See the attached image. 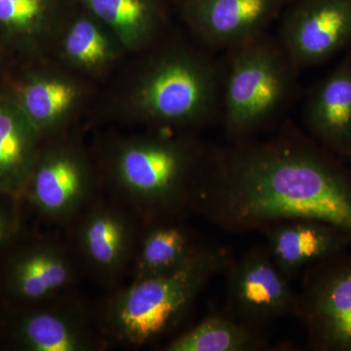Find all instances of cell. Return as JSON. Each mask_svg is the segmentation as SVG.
<instances>
[{
	"label": "cell",
	"mask_w": 351,
	"mask_h": 351,
	"mask_svg": "<svg viewBox=\"0 0 351 351\" xmlns=\"http://www.w3.org/2000/svg\"><path fill=\"white\" fill-rule=\"evenodd\" d=\"M193 211L226 232L311 219L351 239V169L302 134L235 143L211 152Z\"/></svg>",
	"instance_id": "obj_1"
},
{
	"label": "cell",
	"mask_w": 351,
	"mask_h": 351,
	"mask_svg": "<svg viewBox=\"0 0 351 351\" xmlns=\"http://www.w3.org/2000/svg\"><path fill=\"white\" fill-rule=\"evenodd\" d=\"M210 154L195 141L165 134L128 138L110 157L113 186L138 218L175 219L193 211Z\"/></svg>",
	"instance_id": "obj_2"
},
{
	"label": "cell",
	"mask_w": 351,
	"mask_h": 351,
	"mask_svg": "<svg viewBox=\"0 0 351 351\" xmlns=\"http://www.w3.org/2000/svg\"><path fill=\"white\" fill-rule=\"evenodd\" d=\"M232 258L225 246H199L179 269L133 280L108 301L105 331L114 341L130 346L162 338L181 324L208 283L226 271Z\"/></svg>",
	"instance_id": "obj_3"
},
{
	"label": "cell",
	"mask_w": 351,
	"mask_h": 351,
	"mask_svg": "<svg viewBox=\"0 0 351 351\" xmlns=\"http://www.w3.org/2000/svg\"><path fill=\"white\" fill-rule=\"evenodd\" d=\"M221 66L186 46L152 54L133 77L126 94L133 119L163 128L209 123L221 112Z\"/></svg>",
	"instance_id": "obj_4"
},
{
	"label": "cell",
	"mask_w": 351,
	"mask_h": 351,
	"mask_svg": "<svg viewBox=\"0 0 351 351\" xmlns=\"http://www.w3.org/2000/svg\"><path fill=\"white\" fill-rule=\"evenodd\" d=\"M228 51V63L221 66L219 115L226 137L235 144L251 140L280 117L299 69L267 32Z\"/></svg>",
	"instance_id": "obj_5"
},
{
	"label": "cell",
	"mask_w": 351,
	"mask_h": 351,
	"mask_svg": "<svg viewBox=\"0 0 351 351\" xmlns=\"http://www.w3.org/2000/svg\"><path fill=\"white\" fill-rule=\"evenodd\" d=\"M299 317L314 350L351 351V255L345 252L309 267Z\"/></svg>",
	"instance_id": "obj_6"
},
{
	"label": "cell",
	"mask_w": 351,
	"mask_h": 351,
	"mask_svg": "<svg viewBox=\"0 0 351 351\" xmlns=\"http://www.w3.org/2000/svg\"><path fill=\"white\" fill-rule=\"evenodd\" d=\"M95 186L86 152L75 143L59 141L41 149L25 193L41 216L64 225L92 202Z\"/></svg>",
	"instance_id": "obj_7"
},
{
	"label": "cell",
	"mask_w": 351,
	"mask_h": 351,
	"mask_svg": "<svg viewBox=\"0 0 351 351\" xmlns=\"http://www.w3.org/2000/svg\"><path fill=\"white\" fill-rule=\"evenodd\" d=\"M281 15L276 38L299 71L351 44V0H292Z\"/></svg>",
	"instance_id": "obj_8"
},
{
	"label": "cell",
	"mask_w": 351,
	"mask_h": 351,
	"mask_svg": "<svg viewBox=\"0 0 351 351\" xmlns=\"http://www.w3.org/2000/svg\"><path fill=\"white\" fill-rule=\"evenodd\" d=\"M228 313L260 326L299 316V295L277 267L269 251L253 250L230 262L228 269Z\"/></svg>",
	"instance_id": "obj_9"
},
{
	"label": "cell",
	"mask_w": 351,
	"mask_h": 351,
	"mask_svg": "<svg viewBox=\"0 0 351 351\" xmlns=\"http://www.w3.org/2000/svg\"><path fill=\"white\" fill-rule=\"evenodd\" d=\"M77 218L75 247L85 267L101 282L119 280L132 265L140 239L135 219L108 202L90 203Z\"/></svg>",
	"instance_id": "obj_10"
},
{
	"label": "cell",
	"mask_w": 351,
	"mask_h": 351,
	"mask_svg": "<svg viewBox=\"0 0 351 351\" xmlns=\"http://www.w3.org/2000/svg\"><path fill=\"white\" fill-rule=\"evenodd\" d=\"M292 0H181L180 12L210 48L232 49L267 32Z\"/></svg>",
	"instance_id": "obj_11"
},
{
	"label": "cell",
	"mask_w": 351,
	"mask_h": 351,
	"mask_svg": "<svg viewBox=\"0 0 351 351\" xmlns=\"http://www.w3.org/2000/svg\"><path fill=\"white\" fill-rule=\"evenodd\" d=\"M302 119L309 137L351 158V53L307 96Z\"/></svg>",
	"instance_id": "obj_12"
},
{
	"label": "cell",
	"mask_w": 351,
	"mask_h": 351,
	"mask_svg": "<svg viewBox=\"0 0 351 351\" xmlns=\"http://www.w3.org/2000/svg\"><path fill=\"white\" fill-rule=\"evenodd\" d=\"M263 232L270 257L289 280L304 267L345 253L351 245L339 228L311 219L282 221Z\"/></svg>",
	"instance_id": "obj_13"
},
{
	"label": "cell",
	"mask_w": 351,
	"mask_h": 351,
	"mask_svg": "<svg viewBox=\"0 0 351 351\" xmlns=\"http://www.w3.org/2000/svg\"><path fill=\"white\" fill-rule=\"evenodd\" d=\"M7 286L23 301L54 299L75 280V269L69 251L55 240H45L21 252L8 267Z\"/></svg>",
	"instance_id": "obj_14"
},
{
	"label": "cell",
	"mask_w": 351,
	"mask_h": 351,
	"mask_svg": "<svg viewBox=\"0 0 351 351\" xmlns=\"http://www.w3.org/2000/svg\"><path fill=\"white\" fill-rule=\"evenodd\" d=\"M41 137L13 96L0 97V195L27 193Z\"/></svg>",
	"instance_id": "obj_15"
},
{
	"label": "cell",
	"mask_w": 351,
	"mask_h": 351,
	"mask_svg": "<svg viewBox=\"0 0 351 351\" xmlns=\"http://www.w3.org/2000/svg\"><path fill=\"white\" fill-rule=\"evenodd\" d=\"M76 0H0V38L27 52L56 43Z\"/></svg>",
	"instance_id": "obj_16"
},
{
	"label": "cell",
	"mask_w": 351,
	"mask_h": 351,
	"mask_svg": "<svg viewBox=\"0 0 351 351\" xmlns=\"http://www.w3.org/2000/svg\"><path fill=\"white\" fill-rule=\"evenodd\" d=\"M83 96L82 85L75 78L49 69L27 76L13 97L44 136L54 134L69 121Z\"/></svg>",
	"instance_id": "obj_17"
},
{
	"label": "cell",
	"mask_w": 351,
	"mask_h": 351,
	"mask_svg": "<svg viewBox=\"0 0 351 351\" xmlns=\"http://www.w3.org/2000/svg\"><path fill=\"white\" fill-rule=\"evenodd\" d=\"M17 335L21 345L31 351H90L99 346L85 313L66 304H53L25 314Z\"/></svg>",
	"instance_id": "obj_18"
},
{
	"label": "cell",
	"mask_w": 351,
	"mask_h": 351,
	"mask_svg": "<svg viewBox=\"0 0 351 351\" xmlns=\"http://www.w3.org/2000/svg\"><path fill=\"white\" fill-rule=\"evenodd\" d=\"M57 41L69 66L92 75L105 73L124 52L107 25L78 2Z\"/></svg>",
	"instance_id": "obj_19"
},
{
	"label": "cell",
	"mask_w": 351,
	"mask_h": 351,
	"mask_svg": "<svg viewBox=\"0 0 351 351\" xmlns=\"http://www.w3.org/2000/svg\"><path fill=\"white\" fill-rule=\"evenodd\" d=\"M107 25L124 51L151 46L167 21L165 0H76Z\"/></svg>",
	"instance_id": "obj_20"
},
{
	"label": "cell",
	"mask_w": 351,
	"mask_h": 351,
	"mask_svg": "<svg viewBox=\"0 0 351 351\" xmlns=\"http://www.w3.org/2000/svg\"><path fill=\"white\" fill-rule=\"evenodd\" d=\"M199 246L175 219L151 223L138 239L134 256V280L162 276L179 269Z\"/></svg>",
	"instance_id": "obj_21"
},
{
	"label": "cell",
	"mask_w": 351,
	"mask_h": 351,
	"mask_svg": "<svg viewBox=\"0 0 351 351\" xmlns=\"http://www.w3.org/2000/svg\"><path fill=\"white\" fill-rule=\"evenodd\" d=\"M267 346L258 325L230 313L212 314L165 346L167 351H254Z\"/></svg>",
	"instance_id": "obj_22"
},
{
	"label": "cell",
	"mask_w": 351,
	"mask_h": 351,
	"mask_svg": "<svg viewBox=\"0 0 351 351\" xmlns=\"http://www.w3.org/2000/svg\"><path fill=\"white\" fill-rule=\"evenodd\" d=\"M18 230L16 214L9 208L0 204V247L8 243Z\"/></svg>",
	"instance_id": "obj_23"
}]
</instances>
